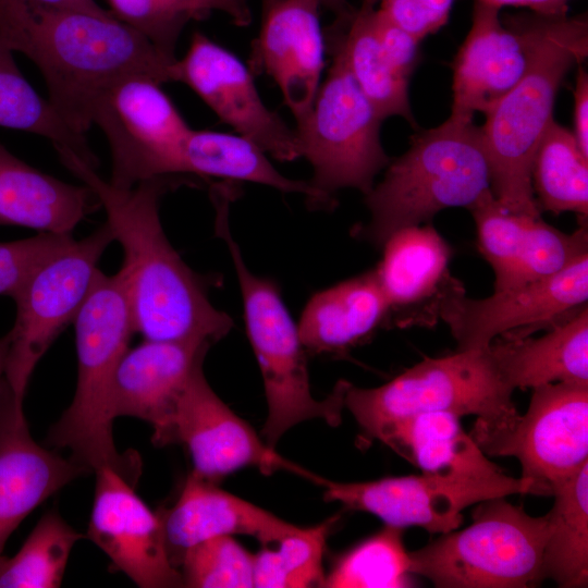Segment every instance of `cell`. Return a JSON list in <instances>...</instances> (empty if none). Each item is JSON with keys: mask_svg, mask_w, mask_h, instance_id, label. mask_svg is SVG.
Instances as JSON below:
<instances>
[{"mask_svg": "<svg viewBox=\"0 0 588 588\" xmlns=\"http://www.w3.org/2000/svg\"><path fill=\"white\" fill-rule=\"evenodd\" d=\"M61 162L97 195L114 241L123 250L117 272L131 313L134 333L144 340H199L215 344L233 327L213 306L203 279L169 242L160 220V201L180 182L171 176L118 187L74 151H57Z\"/></svg>", "mask_w": 588, "mask_h": 588, "instance_id": "cell-1", "label": "cell"}, {"mask_svg": "<svg viewBox=\"0 0 588 588\" xmlns=\"http://www.w3.org/2000/svg\"><path fill=\"white\" fill-rule=\"evenodd\" d=\"M0 32L13 51L41 72L49 101L79 135L91 126L96 99L115 79L143 73L173 82L177 58L113 14L56 7L38 0H0Z\"/></svg>", "mask_w": 588, "mask_h": 588, "instance_id": "cell-2", "label": "cell"}, {"mask_svg": "<svg viewBox=\"0 0 588 588\" xmlns=\"http://www.w3.org/2000/svg\"><path fill=\"white\" fill-rule=\"evenodd\" d=\"M538 16V38L524 77L487 113L481 126L490 186L510 212L541 217L531 186L536 149L553 118L559 87L588 54V21L577 16Z\"/></svg>", "mask_w": 588, "mask_h": 588, "instance_id": "cell-3", "label": "cell"}, {"mask_svg": "<svg viewBox=\"0 0 588 588\" xmlns=\"http://www.w3.org/2000/svg\"><path fill=\"white\" fill-rule=\"evenodd\" d=\"M490 188L481 127L450 115L417 131L408 149L389 161L382 181L365 195L370 220L356 234L381 247L394 232L430 224L443 209H469Z\"/></svg>", "mask_w": 588, "mask_h": 588, "instance_id": "cell-4", "label": "cell"}, {"mask_svg": "<svg viewBox=\"0 0 588 588\" xmlns=\"http://www.w3.org/2000/svg\"><path fill=\"white\" fill-rule=\"evenodd\" d=\"M77 381L73 400L50 428L47 441L68 449L88 471L111 467L137 480L136 454H120L110 413L117 367L134 334L128 304L118 274L98 270L75 320Z\"/></svg>", "mask_w": 588, "mask_h": 588, "instance_id": "cell-5", "label": "cell"}, {"mask_svg": "<svg viewBox=\"0 0 588 588\" xmlns=\"http://www.w3.org/2000/svg\"><path fill=\"white\" fill-rule=\"evenodd\" d=\"M234 198L226 191L211 195L217 213L216 230L225 242L234 265L246 332L264 381L267 418L260 437L274 449L291 428L303 421L321 419L330 426H338L347 381H339L323 400L313 396L306 350L298 326L292 319L278 285L249 270L231 234L229 212Z\"/></svg>", "mask_w": 588, "mask_h": 588, "instance_id": "cell-6", "label": "cell"}, {"mask_svg": "<svg viewBox=\"0 0 588 588\" xmlns=\"http://www.w3.org/2000/svg\"><path fill=\"white\" fill-rule=\"evenodd\" d=\"M473 523L408 552L409 572L440 588H526L540 584L547 515L505 498L477 503Z\"/></svg>", "mask_w": 588, "mask_h": 588, "instance_id": "cell-7", "label": "cell"}, {"mask_svg": "<svg viewBox=\"0 0 588 588\" xmlns=\"http://www.w3.org/2000/svg\"><path fill=\"white\" fill-rule=\"evenodd\" d=\"M513 392L487 347L425 358L380 387L348 382L343 403L365 434L379 440L396 421L427 412L475 415L485 424L505 421L518 413Z\"/></svg>", "mask_w": 588, "mask_h": 588, "instance_id": "cell-8", "label": "cell"}, {"mask_svg": "<svg viewBox=\"0 0 588 588\" xmlns=\"http://www.w3.org/2000/svg\"><path fill=\"white\" fill-rule=\"evenodd\" d=\"M307 117L296 124L301 156L311 166L314 207H330L334 194L355 188L367 195L388 166L380 138L382 118L351 75L340 50Z\"/></svg>", "mask_w": 588, "mask_h": 588, "instance_id": "cell-9", "label": "cell"}, {"mask_svg": "<svg viewBox=\"0 0 588 588\" xmlns=\"http://www.w3.org/2000/svg\"><path fill=\"white\" fill-rule=\"evenodd\" d=\"M112 242L105 222L42 261L11 297L16 317L9 332L3 378L19 404L23 405L38 362L75 320L99 270L98 262Z\"/></svg>", "mask_w": 588, "mask_h": 588, "instance_id": "cell-10", "label": "cell"}, {"mask_svg": "<svg viewBox=\"0 0 588 588\" xmlns=\"http://www.w3.org/2000/svg\"><path fill=\"white\" fill-rule=\"evenodd\" d=\"M531 390L524 415L499 424L476 419L469 434L485 454L515 457L537 495L551 497L588 464V385L554 382Z\"/></svg>", "mask_w": 588, "mask_h": 588, "instance_id": "cell-11", "label": "cell"}, {"mask_svg": "<svg viewBox=\"0 0 588 588\" xmlns=\"http://www.w3.org/2000/svg\"><path fill=\"white\" fill-rule=\"evenodd\" d=\"M161 83L143 73L112 82L96 99L91 123L108 139L110 183L118 187L182 173L189 127Z\"/></svg>", "mask_w": 588, "mask_h": 588, "instance_id": "cell-12", "label": "cell"}, {"mask_svg": "<svg viewBox=\"0 0 588 588\" xmlns=\"http://www.w3.org/2000/svg\"><path fill=\"white\" fill-rule=\"evenodd\" d=\"M327 502L378 516L385 525L419 526L431 534H446L463 523V511L474 504L513 494L537 495L532 482L503 473L491 477L433 474L385 477L371 481L339 482L317 475Z\"/></svg>", "mask_w": 588, "mask_h": 588, "instance_id": "cell-13", "label": "cell"}, {"mask_svg": "<svg viewBox=\"0 0 588 588\" xmlns=\"http://www.w3.org/2000/svg\"><path fill=\"white\" fill-rule=\"evenodd\" d=\"M196 367L166 427L151 440L156 445L182 444L188 451L194 475L216 482L247 466L266 475L285 469L311 479L314 474L285 460L266 444L244 419L212 390Z\"/></svg>", "mask_w": 588, "mask_h": 588, "instance_id": "cell-14", "label": "cell"}, {"mask_svg": "<svg viewBox=\"0 0 588 588\" xmlns=\"http://www.w3.org/2000/svg\"><path fill=\"white\" fill-rule=\"evenodd\" d=\"M588 253L563 270L518 287L475 299L462 293L444 305L440 319L457 351L487 348L499 336H525L550 328L587 304Z\"/></svg>", "mask_w": 588, "mask_h": 588, "instance_id": "cell-15", "label": "cell"}, {"mask_svg": "<svg viewBox=\"0 0 588 588\" xmlns=\"http://www.w3.org/2000/svg\"><path fill=\"white\" fill-rule=\"evenodd\" d=\"M173 82L187 85L222 122L272 158L302 157L296 130L265 105L249 68L206 35L193 34L186 53L174 64Z\"/></svg>", "mask_w": 588, "mask_h": 588, "instance_id": "cell-16", "label": "cell"}, {"mask_svg": "<svg viewBox=\"0 0 588 588\" xmlns=\"http://www.w3.org/2000/svg\"><path fill=\"white\" fill-rule=\"evenodd\" d=\"M500 8L476 0L471 25L453 61L451 117L487 113L526 74L538 38L536 13L502 19Z\"/></svg>", "mask_w": 588, "mask_h": 588, "instance_id": "cell-17", "label": "cell"}, {"mask_svg": "<svg viewBox=\"0 0 588 588\" xmlns=\"http://www.w3.org/2000/svg\"><path fill=\"white\" fill-rule=\"evenodd\" d=\"M96 486L86 538L111 566L142 588L183 587L171 560L161 517L135 492L134 480L111 467L95 471Z\"/></svg>", "mask_w": 588, "mask_h": 588, "instance_id": "cell-18", "label": "cell"}, {"mask_svg": "<svg viewBox=\"0 0 588 588\" xmlns=\"http://www.w3.org/2000/svg\"><path fill=\"white\" fill-rule=\"evenodd\" d=\"M477 246L494 273V292L548 278L588 253L587 223L565 233L541 217L513 213L486 191L468 209Z\"/></svg>", "mask_w": 588, "mask_h": 588, "instance_id": "cell-19", "label": "cell"}, {"mask_svg": "<svg viewBox=\"0 0 588 588\" xmlns=\"http://www.w3.org/2000/svg\"><path fill=\"white\" fill-rule=\"evenodd\" d=\"M373 268L390 309V326L432 328L446 302L465 292L450 269L453 250L431 224L403 228L383 245Z\"/></svg>", "mask_w": 588, "mask_h": 588, "instance_id": "cell-20", "label": "cell"}, {"mask_svg": "<svg viewBox=\"0 0 588 588\" xmlns=\"http://www.w3.org/2000/svg\"><path fill=\"white\" fill-rule=\"evenodd\" d=\"M322 0H279L264 11L253 44L249 70L267 74L279 87L296 124L309 113L324 65L319 21Z\"/></svg>", "mask_w": 588, "mask_h": 588, "instance_id": "cell-21", "label": "cell"}, {"mask_svg": "<svg viewBox=\"0 0 588 588\" xmlns=\"http://www.w3.org/2000/svg\"><path fill=\"white\" fill-rule=\"evenodd\" d=\"M89 473L84 466L39 445L5 382L0 383V553L11 534L38 505Z\"/></svg>", "mask_w": 588, "mask_h": 588, "instance_id": "cell-22", "label": "cell"}, {"mask_svg": "<svg viewBox=\"0 0 588 588\" xmlns=\"http://www.w3.org/2000/svg\"><path fill=\"white\" fill-rule=\"evenodd\" d=\"M212 344L199 340H144L122 356L112 382L110 413L147 421L152 436L168 424L197 366Z\"/></svg>", "mask_w": 588, "mask_h": 588, "instance_id": "cell-23", "label": "cell"}, {"mask_svg": "<svg viewBox=\"0 0 588 588\" xmlns=\"http://www.w3.org/2000/svg\"><path fill=\"white\" fill-rule=\"evenodd\" d=\"M159 515L177 568L186 549L213 537L246 535L267 546L302 529L193 473L173 506Z\"/></svg>", "mask_w": 588, "mask_h": 588, "instance_id": "cell-24", "label": "cell"}, {"mask_svg": "<svg viewBox=\"0 0 588 588\" xmlns=\"http://www.w3.org/2000/svg\"><path fill=\"white\" fill-rule=\"evenodd\" d=\"M298 332L306 352L345 354L390 326V309L375 270L314 294L302 313Z\"/></svg>", "mask_w": 588, "mask_h": 588, "instance_id": "cell-25", "label": "cell"}, {"mask_svg": "<svg viewBox=\"0 0 588 588\" xmlns=\"http://www.w3.org/2000/svg\"><path fill=\"white\" fill-rule=\"evenodd\" d=\"M488 352L513 390L554 382L588 385L587 304L540 338L502 335L489 344Z\"/></svg>", "mask_w": 588, "mask_h": 588, "instance_id": "cell-26", "label": "cell"}, {"mask_svg": "<svg viewBox=\"0 0 588 588\" xmlns=\"http://www.w3.org/2000/svg\"><path fill=\"white\" fill-rule=\"evenodd\" d=\"M100 206L95 192L56 179L0 144V225L71 234Z\"/></svg>", "mask_w": 588, "mask_h": 588, "instance_id": "cell-27", "label": "cell"}, {"mask_svg": "<svg viewBox=\"0 0 588 588\" xmlns=\"http://www.w3.org/2000/svg\"><path fill=\"white\" fill-rule=\"evenodd\" d=\"M460 419L449 412L416 414L393 424L379 440L424 474L491 477L503 473L465 432Z\"/></svg>", "mask_w": 588, "mask_h": 588, "instance_id": "cell-28", "label": "cell"}, {"mask_svg": "<svg viewBox=\"0 0 588 588\" xmlns=\"http://www.w3.org/2000/svg\"><path fill=\"white\" fill-rule=\"evenodd\" d=\"M377 3L362 0L357 9L341 17L346 32H335L331 45L340 50L351 75L382 120L401 117L416 126L408 97L409 79L392 68L373 28Z\"/></svg>", "mask_w": 588, "mask_h": 588, "instance_id": "cell-29", "label": "cell"}, {"mask_svg": "<svg viewBox=\"0 0 588 588\" xmlns=\"http://www.w3.org/2000/svg\"><path fill=\"white\" fill-rule=\"evenodd\" d=\"M182 173L252 182L282 193L302 194L311 207L316 200L308 182L280 173L257 144L240 134L192 130L183 150Z\"/></svg>", "mask_w": 588, "mask_h": 588, "instance_id": "cell-30", "label": "cell"}, {"mask_svg": "<svg viewBox=\"0 0 588 588\" xmlns=\"http://www.w3.org/2000/svg\"><path fill=\"white\" fill-rule=\"evenodd\" d=\"M547 513L548 534L542 556V579L559 587L588 584V464L556 487Z\"/></svg>", "mask_w": 588, "mask_h": 588, "instance_id": "cell-31", "label": "cell"}, {"mask_svg": "<svg viewBox=\"0 0 588 588\" xmlns=\"http://www.w3.org/2000/svg\"><path fill=\"white\" fill-rule=\"evenodd\" d=\"M531 186L539 210L588 216V157L574 134L554 119L532 159Z\"/></svg>", "mask_w": 588, "mask_h": 588, "instance_id": "cell-32", "label": "cell"}, {"mask_svg": "<svg viewBox=\"0 0 588 588\" xmlns=\"http://www.w3.org/2000/svg\"><path fill=\"white\" fill-rule=\"evenodd\" d=\"M13 50L0 32V126L41 135L56 150L68 148L93 168L97 159L84 135L70 128L54 110L25 79L14 61Z\"/></svg>", "mask_w": 588, "mask_h": 588, "instance_id": "cell-33", "label": "cell"}, {"mask_svg": "<svg viewBox=\"0 0 588 588\" xmlns=\"http://www.w3.org/2000/svg\"><path fill=\"white\" fill-rule=\"evenodd\" d=\"M82 538L86 535L57 510L48 511L14 555L0 553V588L60 587L71 551Z\"/></svg>", "mask_w": 588, "mask_h": 588, "instance_id": "cell-34", "label": "cell"}, {"mask_svg": "<svg viewBox=\"0 0 588 588\" xmlns=\"http://www.w3.org/2000/svg\"><path fill=\"white\" fill-rule=\"evenodd\" d=\"M402 528L385 525L342 555L321 587L400 588L412 584L409 555L403 543Z\"/></svg>", "mask_w": 588, "mask_h": 588, "instance_id": "cell-35", "label": "cell"}, {"mask_svg": "<svg viewBox=\"0 0 588 588\" xmlns=\"http://www.w3.org/2000/svg\"><path fill=\"white\" fill-rule=\"evenodd\" d=\"M302 528L275 542L277 549L264 548L254 554L253 581L260 588H305L321 585L322 559L327 536L335 523Z\"/></svg>", "mask_w": 588, "mask_h": 588, "instance_id": "cell-36", "label": "cell"}, {"mask_svg": "<svg viewBox=\"0 0 588 588\" xmlns=\"http://www.w3.org/2000/svg\"><path fill=\"white\" fill-rule=\"evenodd\" d=\"M254 554L232 536L207 539L186 549L179 569L183 587L248 588L253 581Z\"/></svg>", "mask_w": 588, "mask_h": 588, "instance_id": "cell-37", "label": "cell"}, {"mask_svg": "<svg viewBox=\"0 0 588 588\" xmlns=\"http://www.w3.org/2000/svg\"><path fill=\"white\" fill-rule=\"evenodd\" d=\"M73 240L71 234L39 232L32 237L0 242V295L12 297L42 261Z\"/></svg>", "mask_w": 588, "mask_h": 588, "instance_id": "cell-38", "label": "cell"}, {"mask_svg": "<svg viewBox=\"0 0 588 588\" xmlns=\"http://www.w3.org/2000/svg\"><path fill=\"white\" fill-rule=\"evenodd\" d=\"M110 12L121 22L148 38L161 52L175 57L180 34L188 22L156 0H107Z\"/></svg>", "mask_w": 588, "mask_h": 588, "instance_id": "cell-39", "label": "cell"}, {"mask_svg": "<svg viewBox=\"0 0 588 588\" xmlns=\"http://www.w3.org/2000/svg\"><path fill=\"white\" fill-rule=\"evenodd\" d=\"M455 0H378L379 11L418 40L449 21Z\"/></svg>", "mask_w": 588, "mask_h": 588, "instance_id": "cell-40", "label": "cell"}, {"mask_svg": "<svg viewBox=\"0 0 588 588\" xmlns=\"http://www.w3.org/2000/svg\"><path fill=\"white\" fill-rule=\"evenodd\" d=\"M373 28L392 68L409 79L420 59V40L391 22L378 8L373 13Z\"/></svg>", "mask_w": 588, "mask_h": 588, "instance_id": "cell-41", "label": "cell"}, {"mask_svg": "<svg viewBox=\"0 0 588 588\" xmlns=\"http://www.w3.org/2000/svg\"><path fill=\"white\" fill-rule=\"evenodd\" d=\"M581 151L588 157V75L579 64L574 88V132Z\"/></svg>", "mask_w": 588, "mask_h": 588, "instance_id": "cell-42", "label": "cell"}, {"mask_svg": "<svg viewBox=\"0 0 588 588\" xmlns=\"http://www.w3.org/2000/svg\"><path fill=\"white\" fill-rule=\"evenodd\" d=\"M169 12L186 21L201 20L212 11H222L218 0H156Z\"/></svg>", "mask_w": 588, "mask_h": 588, "instance_id": "cell-43", "label": "cell"}, {"mask_svg": "<svg viewBox=\"0 0 588 588\" xmlns=\"http://www.w3.org/2000/svg\"><path fill=\"white\" fill-rule=\"evenodd\" d=\"M218 1L221 5V12L228 14L234 25L245 27L252 23L253 15L248 0Z\"/></svg>", "mask_w": 588, "mask_h": 588, "instance_id": "cell-44", "label": "cell"}, {"mask_svg": "<svg viewBox=\"0 0 588 588\" xmlns=\"http://www.w3.org/2000/svg\"><path fill=\"white\" fill-rule=\"evenodd\" d=\"M56 7L69 8L89 12L96 15H110L111 12L101 8L95 0H38Z\"/></svg>", "mask_w": 588, "mask_h": 588, "instance_id": "cell-45", "label": "cell"}, {"mask_svg": "<svg viewBox=\"0 0 588 588\" xmlns=\"http://www.w3.org/2000/svg\"><path fill=\"white\" fill-rule=\"evenodd\" d=\"M278 1L279 0H262L264 11H266L268 8H270L273 3ZM322 5L327 9H330L339 17L346 16L354 10V8L350 5L347 0H322Z\"/></svg>", "mask_w": 588, "mask_h": 588, "instance_id": "cell-46", "label": "cell"}, {"mask_svg": "<svg viewBox=\"0 0 588 588\" xmlns=\"http://www.w3.org/2000/svg\"><path fill=\"white\" fill-rule=\"evenodd\" d=\"M10 345V335L7 333L4 336L0 338V383L4 375V366L7 354Z\"/></svg>", "mask_w": 588, "mask_h": 588, "instance_id": "cell-47", "label": "cell"}]
</instances>
